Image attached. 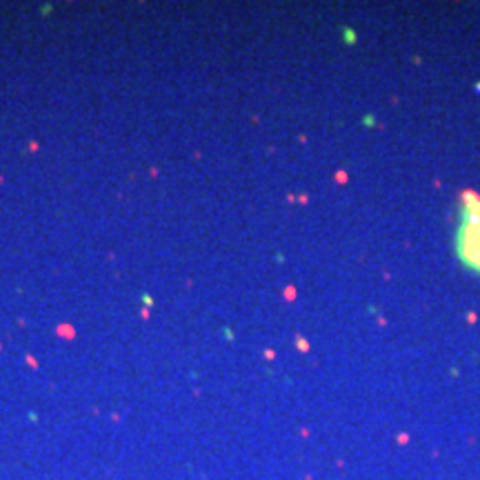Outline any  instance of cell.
I'll list each match as a JSON object with an SVG mask.
<instances>
[{"mask_svg":"<svg viewBox=\"0 0 480 480\" xmlns=\"http://www.w3.org/2000/svg\"><path fill=\"white\" fill-rule=\"evenodd\" d=\"M462 225L458 231V256L462 265L480 271V198L476 194H464V205L460 209Z\"/></svg>","mask_w":480,"mask_h":480,"instance_id":"6da1fadb","label":"cell"}]
</instances>
